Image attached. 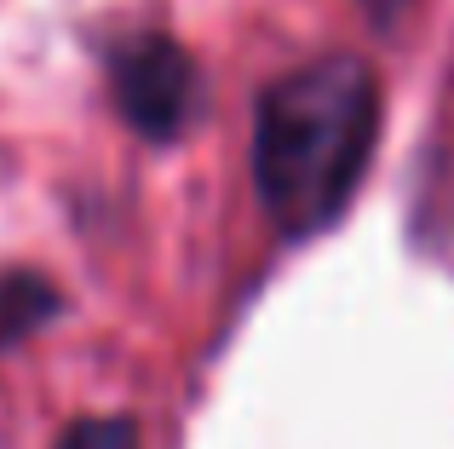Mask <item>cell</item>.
Masks as SVG:
<instances>
[{
    "label": "cell",
    "instance_id": "3957f363",
    "mask_svg": "<svg viewBox=\"0 0 454 449\" xmlns=\"http://www.w3.org/2000/svg\"><path fill=\"white\" fill-rule=\"evenodd\" d=\"M58 305L64 300H58V288L41 271H12V277H0V346H18L35 328H46Z\"/></svg>",
    "mask_w": 454,
    "mask_h": 449
},
{
    "label": "cell",
    "instance_id": "277c9868",
    "mask_svg": "<svg viewBox=\"0 0 454 449\" xmlns=\"http://www.w3.org/2000/svg\"><path fill=\"white\" fill-rule=\"evenodd\" d=\"M58 449H138V427L127 415H87L58 438Z\"/></svg>",
    "mask_w": 454,
    "mask_h": 449
},
{
    "label": "cell",
    "instance_id": "6da1fadb",
    "mask_svg": "<svg viewBox=\"0 0 454 449\" xmlns=\"http://www.w3.org/2000/svg\"><path fill=\"white\" fill-rule=\"evenodd\" d=\"M380 145V81L363 58H317L254 104V191L282 236H317L351 208Z\"/></svg>",
    "mask_w": 454,
    "mask_h": 449
},
{
    "label": "cell",
    "instance_id": "5b68a950",
    "mask_svg": "<svg viewBox=\"0 0 454 449\" xmlns=\"http://www.w3.org/2000/svg\"><path fill=\"white\" fill-rule=\"evenodd\" d=\"M356 6H363V12H368V18H374V23H397L403 12L414 6V0H356Z\"/></svg>",
    "mask_w": 454,
    "mask_h": 449
},
{
    "label": "cell",
    "instance_id": "7a4b0ae2",
    "mask_svg": "<svg viewBox=\"0 0 454 449\" xmlns=\"http://www.w3.org/2000/svg\"><path fill=\"white\" fill-rule=\"evenodd\" d=\"M110 98L145 138H178L201 110V69L173 35H133L104 52Z\"/></svg>",
    "mask_w": 454,
    "mask_h": 449
}]
</instances>
